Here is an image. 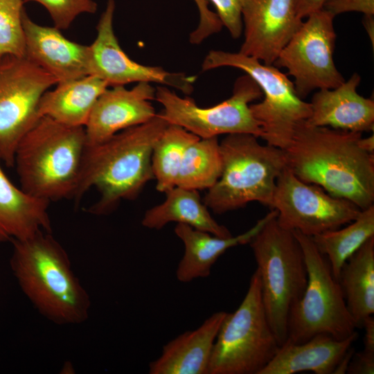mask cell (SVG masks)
Returning <instances> with one entry per match:
<instances>
[{"instance_id":"1","label":"cell","mask_w":374,"mask_h":374,"mask_svg":"<svg viewBox=\"0 0 374 374\" xmlns=\"http://www.w3.org/2000/svg\"><path fill=\"white\" fill-rule=\"evenodd\" d=\"M362 136L303 121L283 150L286 167L301 181L365 209L374 202V154L360 147Z\"/></svg>"},{"instance_id":"2","label":"cell","mask_w":374,"mask_h":374,"mask_svg":"<svg viewBox=\"0 0 374 374\" xmlns=\"http://www.w3.org/2000/svg\"><path fill=\"white\" fill-rule=\"evenodd\" d=\"M168 122L161 113L147 123L123 130L107 140L87 146L74 200L94 187L98 200L88 209L96 215L112 212L121 200L136 199L154 178L152 148Z\"/></svg>"},{"instance_id":"3","label":"cell","mask_w":374,"mask_h":374,"mask_svg":"<svg viewBox=\"0 0 374 374\" xmlns=\"http://www.w3.org/2000/svg\"><path fill=\"white\" fill-rule=\"evenodd\" d=\"M10 266L33 306L57 325L85 322L90 296L75 275L68 253L51 232L12 242Z\"/></svg>"},{"instance_id":"4","label":"cell","mask_w":374,"mask_h":374,"mask_svg":"<svg viewBox=\"0 0 374 374\" xmlns=\"http://www.w3.org/2000/svg\"><path fill=\"white\" fill-rule=\"evenodd\" d=\"M87 146L84 127L41 116L16 148L14 166L21 188L49 202L74 199Z\"/></svg>"},{"instance_id":"5","label":"cell","mask_w":374,"mask_h":374,"mask_svg":"<svg viewBox=\"0 0 374 374\" xmlns=\"http://www.w3.org/2000/svg\"><path fill=\"white\" fill-rule=\"evenodd\" d=\"M250 134H227L220 143L222 170L203 202L216 214L258 202L269 207L278 177L286 168L284 151L262 145Z\"/></svg>"},{"instance_id":"6","label":"cell","mask_w":374,"mask_h":374,"mask_svg":"<svg viewBox=\"0 0 374 374\" xmlns=\"http://www.w3.org/2000/svg\"><path fill=\"white\" fill-rule=\"evenodd\" d=\"M277 214L251 239L265 311L279 346L287 339L290 310L301 299L308 283L301 246L293 231L281 226Z\"/></svg>"},{"instance_id":"7","label":"cell","mask_w":374,"mask_h":374,"mask_svg":"<svg viewBox=\"0 0 374 374\" xmlns=\"http://www.w3.org/2000/svg\"><path fill=\"white\" fill-rule=\"evenodd\" d=\"M279 344L267 319L258 271L239 307L226 314L213 348L208 374H259Z\"/></svg>"},{"instance_id":"8","label":"cell","mask_w":374,"mask_h":374,"mask_svg":"<svg viewBox=\"0 0 374 374\" xmlns=\"http://www.w3.org/2000/svg\"><path fill=\"white\" fill-rule=\"evenodd\" d=\"M293 232L303 250L308 283L302 297L290 310L285 341L302 343L319 334L348 338L357 328L329 261L312 237Z\"/></svg>"},{"instance_id":"9","label":"cell","mask_w":374,"mask_h":374,"mask_svg":"<svg viewBox=\"0 0 374 374\" xmlns=\"http://www.w3.org/2000/svg\"><path fill=\"white\" fill-rule=\"evenodd\" d=\"M222 66L240 69L258 85L263 99L251 103L250 110L260 124L267 144L284 150L296 127L311 114L310 103L301 98L292 81L273 64L238 53L211 51L202 64L203 71Z\"/></svg>"},{"instance_id":"10","label":"cell","mask_w":374,"mask_h":374,"mask_svg":"<svg viewBox=\"0 0 374 374\" xmlns=\"http://www.w3.org/2000/svg\"><path fill=\"white\" fill-rule=\"evenodd\" d=\"M262 97L256 82L248 75L235 82L233 93L219 104L201 107L189 97L181 98L166 86L156 88L155 100L163 107L160 112L170 124L179 125L200 139L220 134L264 133L250 110V104Z\"/></svg>"},{"instance_id":"11","label":"cell","mask_w":374,"mask_h":374,"mask_svg":"<svg viewBox=\"0 0 374 374\" xmlns=\"http://www.w3.org/2000/svg\"><path fill=\"white\" fill-rule=\"evenodd\" d=\"M57 83L26 57L0 60V157L8 167L14 166L19 143L40 118L42 96Z\"/></svg>"},{"instance_id":"12","label":"cell","mask_w":374,"mask_h":374,"mask_svg":"<svg viewBox=\"0 0 374 374\" xmlns=\"http://www.w3.org/2000/svg\"><path fill=\"white\" fill-rule=\"evenodd\" d=\"M334 18L323 9L308 15L273 64L287 70L302 99L314 90L334 89L345 81L334 62Z\"/></svg>"},{"instance_id":"13","label":"cell","mask_w":374,"mask_h":374,"mask_svg":"<svg viewBox=\"0 0 374 374\" xmlns=\"http://www.w3.org/2000/svg\"><path fill=\"white\" fill-rule=\"evenodd\" d=\"M269 208L277 211L281 226L310 237L351 222L362 211L349 200L301 181L287 167L277 179Z\"/></svg>"},{"instance_id":"14","label":"cell","mask_w":374,"mask_h":374,"mask_svg":"<svg viewBox=\"0 0 374 374\" xmlns=\"http://www.w3.org/2000/svg\"><path fill=\"white\" fill-rule=\"evenodd\" d=\"M115 1L108 0L96 26L97 35L89 46V75L108 86L131 82H154L190 94L194 80L181 73H171L159 66H145L132 60L119 45L113 28Z\"/></svg>"},{"instance_id":"15","label":"cell","mask_w":374,"mask_h":374,"mask_svg":"<svg viewBox=\"0 0 374 374\" xmlns=\"http://www.w3.org/2000/svg\"><path fill=\"white\" fill-rule=\"evenodd\" d=\"M244 42L240 53L273 64L301 26L294 0H239Z\"/></svg>"},{"instance_id":"16","label":"cell","mask_w":374,"mask_h":374,"mask_svg":"<svg viewBox=\"0 0 374 374\" xmlns=\"http://www.w3.org/2000/svg\"><path fill=\"white\" fill-rule=\"evenodd\" d=\"M155 93L156 88L146 82H138L130 89L124 85L106 89L84 125L87 145H97L123 130L152 119L157 114L151 103Z\"/></svg>"},{"instance_id":"17","label":"cell","mask_w":374,"mask_h":374,"mask_svg":"<svg viewBox=\"0 0 374 374\" xmlns=\"http://www.w3.org/2000/svg\"><path fill=\"white\" fill-rule=\"evenodd\" d=\"M22 23L25 57L55 78L57 83L89 75V46L68 39L55 26L37 24L25 10Z\"/></svg>"},{"instance_id":"18","label":"cell","mask_w":374,"mask_h":374,"mask_svg":"<svg viewBox=\"0 0 374 374\" xmlns=\"http://www.w3.org/2000/svg\"><path fill=\"white\" fill-rule=\"evenodd\" d=\"M360 75L354 73L334 89H319L312 98V125L364 132L374 130V101L357 93Z\"/></svg>"},{"instance_id":"19","label":"cell","mask_w":374,"mask_h":374,"mask_svg":"<svg viewBox=\"0 0 374 374\" xmlns=\"http://www.w3.org/2000/svg\"><path fill=\"white\" fill-rule=\"evenodd\" d=\"M227 312L218 311L201 326L168 341L149 364L150 374H208L214 343Z\"/></svg>"},{"instance_id":"20","label":"cell","mask_w":374,"mask_h":374,"mask_svg":"<svg viewBox=\"0 0 374 374\" xmlns=\"http://www.w3.org/2000/svg\"><path fill=\"white\" fill-rule=\"evenodd\" d=\"M357 336L355 332L348 338L337 339L319 334L302 343L285 341L259 374H295L303 371L334 374Z\"/></svg>"},{"instance_id":"21","label":"cell","mask_w":374,"mask_h":374,"mask_svg":"<svg viewBox=\"0 0 374 374\" xmlns=\"http://www.w3.org/2000/svg\"><path fill=\"white\" fill-rule=\"evenodd\" d=\"M276 214L277 211L271 209L248 231L227 238L214 235L184 224H177L175 233L184 243V253L176 269L177 279L181 283H189L197 278L208 277L220 256L231 247L249 244L264 224Z\"/></svg>"},{"instance_id":"22","label":"cell","mask_w":374,"mask_h":374,"mask_svg":"<svg viewBox=\"0 0 374 374\" xmlns=\"http://www.w3.org/2000/svg\"><path fill=\"white\" fill-rule=\"evenodd\" d=\"M0 242L29 238L39 231L51 232L50 202L31 196L15 186L1 166Z\"/></svg>"},{"instance_id":"23","label":"cell","mask_w":374,"mask_h":374,"mask_svg":"<svg viewBox=\"0 0 374 374\" xmlns=\"http://www.w3.org/2000/svg\"><path fill=\"white\" fill-rule=\"evenodd\" d=\"M42 96L38 114L69 126L86 125L98 98L108 88L100 78L88 75L59 82Z\"/></svg>"},{"instance_id":"24","label":"cell","mask_w":374,"mask_h":374,"mask_svg":"<svg viewBox=\"0 0 374 374\" xmlns=\"http://www.w3.org/2000/svg\"><path fill=\"white\" fill-rule=\"evenodd\" d=\"M165 193L164 202L145 213L141 221L144 227L159 230L170 222H177L222 238L232 235L211 216L198 190L175 186Z\"/></svg>"},{"instance_id":"25","label":"cell","mask_w":374,"mask_h":374,"mask_svg":"<svg viewBox=\"0 0 374 374\" xmlns=\"http://www.w3.org/2000/svg\"><path fill=\"white\" fill-rule=\"evenodd\" d=\"M337 280L356 328L374 313V236L342 265Z\"/></svg>"},{"instance_id":"26","label":"cell","mask_w":374,"mask_h":374,"mask_svg":"<svg viewBox=\"0 0 374 374\" xmlns=\"http://www.w3.org/2000/svg\"><path fill=\"white\" fill-rule=\"evenodd\" d=\"M347 224L312 237L318 250L329 261L337 279L346 260L374 236V205L362 210L359 215Z\"/></svg>"},{"instance_id":"27","label":"cell","mask_w":374,"mask_h":374,"mask_svg":"<svg viewBox=\"0 0 374 374\" xmlns=\"http://www.w3.org/2000/svg\"><path fill=\"white\" fill-rule=\"evenodd\" d=\"M222 159L217 136L199 139L187 148L176 186L193 190L209 189L219 179Z\"/></svg>"},{"instance_id":"28","label":"cell","mask_w":374,"mask_h":374,"mask_svg":"<svg viewBox=\"0 0 374 374\" xmlns=\"http://www.w3.org/2000/svg\"><path fill=\"white\" fill-rule=\"evenodd\" d=\"M199 139L179 125L168 124L152 152V169L158 191L166 193L176 186L185 152L189 145Z\"/></svg>"},{"instance_id":"29","label":"cell","mask_w":374,"mask_h":374,"mask_svg":"<svg viewBox=\"0 0 374 374\" xmlns=\"http://www.w3.org/2000/svg\"><path fill=\"white\" fill-rule=\"evenodd\" d=\"M24 3V0H0V60L7 55L25 57Z\"/></svg>"},{"instance_id":"30","label":"cell","mask_w":374,"mask_h":374,"mask_svg":"<svg viewBox=\"0 0 374 374\" xmlns=\"http://www.w3.org/2000/svg\"><path fill=\"white\" fill-rule=\"evenodd\" d=\"M35 1L48 10L55 27L68 28L73 20L82 13H95L98 5L93 0H24Z\"/></svg>"},{"instance_id":"31","label":"cell","mask_w":374,"mask_h":374,"mask_svg":"<svg viewBox=\"0 0 374 374\" xmlns=\"http://www.w3.org/2000/svg\"><path fill=\"white\" fill-rule=\"evenodd\" d=\"M215 7L217 15L233 38H239L243 30L241 5L239 0H208Z\"/></svg>"},{"instance_id":"32","label":"cell","mask_w":374,"mask_h":374,"mask_svg":"<svg viewBox=\"0 0 374 374\" xmlns=\"http://www.w3.org/2000/svg\"><path fill=\"white\" fill-rule=\"evenodd\" d=\"M199 14V22L197 28L190 34L192 44H200L211 35L221 30L223 25L216 13L208 8V0H194Z\"/></svg>"},{"instance_id":"33","label":"cell","mask_w":374,"mask_h":374,"mask_svg":"<svg viewBox=\"0 0 374 374\" xmlns=\"http://www.w3.org/2000/svg\"><path fill=\"white\" fill-rule=\"evenodd\" d=\"M322 9L334 17L348 12L374 15V0H326Z\"/></svg>"},{"instance_id":"34","label":"cell","mask_w":374,"mask_h":374,"mask_svg":"<svg viewBox=\"0 0 374 374\" xmlns=\"http://www.w3.org/2000/svg\"><path fill=\"white\" fill-rule=\"evenodd\" d=\"M346 373L350 374H373L374 355L366 354L362 350L353 354Z\"/></svg>"},{"instance_id":"35","label":"cell","mask_w":374,"mask_h":374,"mask_svg":"<svg viewBox=\"0 0 374 374\" xmlns=\"http://www.w3.org/2000/svg\"><path fill=\"white\" fill-rule=\"evenodd\" d=\"M326 0H294L297 16L303 19L310 14L322 9Z\"/></svg>"},{"instance_id":"36","label":"cell","mask_w":374,"mask_h":374,"mask_svg":"<svg viewBox=\"0 0 374 374\" xmlns=\"http://www.w3.org/2000/svg\"><path fill=\"white\" fill-rule=\"evenodd\" d=\"M363 26L369 37L372 46H374V15H364Z\"/></svg>"},{"instance_id":"37","label":"cell","mask_w":374,"mask_h":374,"mask_svg":"<svg viewBox=\"0 0 374 374\" xmlns=\"http://www.w3.org/2000/svg\"><path fill=\"white\" fill-rule=\"evenodd\" d=\"M360 147L369 154H374V136L373 134L368 137H361L359 140Z\"/></svg>"}]
</instances>
